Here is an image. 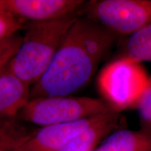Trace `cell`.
Listing matches in <instances>:
<instances>
[{"label": "cell", "instance_id": "16", "mask_svg": "<svg viewBox=\"0 0 151 151\" xmlns=\"http://www.w3.org/2000/svg\"><path fill=\"white\" fill-rule=\"evenodd\" d=\"M21 41L22 37L18 34L4 41H0V56L4 53L6 51H7L9 49L12 48L13 46L21 43Z\"/></svg>", "mask_w": 151, "mask_h": 151}, {"label": "cell", "instance_id": "11", "mask_svg": "<svg viewBox=\"0 0 151 151\" xmlns=\"http://www.w3.org/2000/svg\"><path fill=\"white\" fill-rule=\"evenodd\" d=\"M18 118L0 120V148L13 151L35 133Z\"/></svg>", "mask_w": 151, "mask_h": 151}, {"label": "cell", "instance_id": "7", "mask_svg": "<svg viewBox=\"0 0 151 151\" xmlns=\"http://www.w3.org/2000/svg\"><path fill=\"white\" fill-rule=\"evenodd\" d=\"M95 116L68 123L44 126L13 151H60L90 125Z\"/></svg>", "mask_w": 151, "mask_h": 151}, {"label": "cell", "instance_id": "3", "mask_svg": "<svg viewBox=\"0 0 151 151\" xmlns=\"http://www.w3.org/2000/svg\"><path fill=\"white\" fill-rule=\"evenodd\" d=\"M150 83L141 62L125 55L106 66L97 79L103 99L118 113L135 108Z\"/></svg>", "mask_w": 151, "mask_h": 151}, {"label": "cell", "instance_id": "12", "mask_svg": "<svg viewBox=\"0 0 151 151\" xmlns=\"http://www.w3.org/2000/svg\"><path fill=\"white\" fill-rule=\"evenodd\" d=\"M124 49L125 56L139 62L151 61V24L129 35Z\"/></svg>", "mask_w": 151, "mask_h": 151}, {"label": "cell", "instance_id": "8", "mask_svg": "<svg viewBox=\"0 0 151 151\" xmlns=\"http://www.w3.org/2000/svg\"><path fill=\"white\" fill-rule=\"evenodd\" d=\"M124 122L120 113L113 111L96 116L90 125L60 151H94L96 146L112 132L123 128Z\"/></svg>", "mask_w": 151, "mask_h": 151}, {"label": "cell", "instance_id": "2", "mask_svg": "<svg viewBox=\"0 0 151 151\" xmlns=\"http://www.w3.org/2000/svg\"><path fill=\"white\" fill-rule=\"evenodd\" d=\"M76 14L44 22H30L9 70L28 86H34L51 63Z\"/></svg>", "mask_w": 151, "mask_h": 151}, {"label": "cell", "instance_id": "17", "mask_svg": "<svg viewBox=\"0 0 151 151\" xmlns=\"http://www.w3.org/2000/svg\"><path fill=\"white\" fill-rule=\"evenodd\" d=\"M0 151H7V150H4V149L0 148Z\"/></svg>", "mask_w": 151, "mask_h": 151}, {"label": "cell", "instance_id": "6", "mask_svg": "<svg viewBox=\"0 0 151 151\" xmlns=\"http://www.w3.org/2000/svg\"><path fill=\"white\" fill-rule=\"evenodd\" d=\"M82 0H0V10L20 20L44 22L76 14Z\"/></svg>", "mask_w": 151, "mask_h": 151}, {"label": "cell", "instance_id": "15", "mask_svg": "<svg viewBox=\"0 0 151 151\" xmlns=\"http://www.w3.org/2000/svg\"><path fill=\"white\" fill-rule=\"evenodd\" d=\"M20 43L13 46L12 48L9 49L7 51H6L4 53H3L0 56V74H1L6 70L8 69L10 61L13 58V57L14 56V55L16 54Z\"/></svg>", "mask_w": 151, "mask_h": 151}, {"label": "cell", "instance_id": "5", "mask_svg": "<svg viewBox=\"0 0 151 151\" xmlns=\"http://www.w3.org/2000/svg\"><path fill=\"white\" fill-rule=\"evenodd\" d=\"M88 18L113 34L131 35L151 24V0H99L85 4Z\"/></svg>", "mask_w": 151, "mask_h": 151}, {"label": "cell", "instance_id": "10", "mask_svg": "<svg viewBox=\"0 0 151 151\" xmlns=\"http://www.w3.org/2000/svg\"><path fill=\"white\" fill-rule=\"evenodd\" d=\"M94 151H151V134L122 128L112 132Z\"/></svg>", "mask_w": 151, "mask_h": 151}, {"label": "cell", "instance_id": "4", "mask_svg": "<svg viewBox=\"0 0 151 151\" xmlns=\"http://www.w3.org/2000/svg\"><path fill=\"white\" fill-rule=\"evenodd\" d=\"M110 111L104 99L55 96L30 99L17 118L44 127L78 121Z\"/></svg>", "mask_w": 151, "mask_h": 151}, {"label": "cell", "instance_id": "18", "mask_svg": "<svg viewBox=\"0 0 151 151\" xmlns=\"http://www.w3.org/2000/svg\"><path fill=\"white\" fill-rule=\"evenodd\" d=\"M150 81H151V77H150Z\"/></svg>", "mask_w": 151, "mask_h": 151}, {"label": "cell", "instance_id": "13", "mask_svg": "<svg viewBox=\"0 0 151 151\" xmlns=\"http://www.w3.org/2000/svg\"><path fill=\"white\" fill-rule=\"evenodd\" d=\"M141 129L151 134V83L136 106Z\"/></svg>", "mask_w": 151, "mask_h": 151}, {"label": "cell", "instance_id": "1", "mask_svg": "<svg viewBox=\"0 0 151 151\" xmlns=\"http://www.w3.org/2000/svg\"><path fill=\"white\" fill-rule=\"evenodd\" d=\"M114 34L89 18L76 20L30 99L68 96L89 82L109 51Z\"/></svg>", "mask_w": 151, "mask_h": 151}, {"label": "cell", "instance_id": "9", "mask_svg": "<svg viewBox=\"0 0 151 151\" xmlns=\"http://www.w3.org/2000/svg\"><path fill=\"white\" fill-rule=\"evenodd\" d=\"M29 99V86L9 68L0 74V120L16 118Z\"/></svg>", "mask_w": 151, "mask_h": 151}, {"label": "cell", "instance_id": "14", "mask_svg": "<svg viewBox=\"0 0 151 151\" xmlns=\"http://www.w3.org/2000/svg\"><path fill=\"white\" fill-rule=\"evenodd\" d=\"M22 25V20L0 10V41L17 35Z\"/></svg>", "mask_w": 151, "mask_h": 151}]
</instances>
